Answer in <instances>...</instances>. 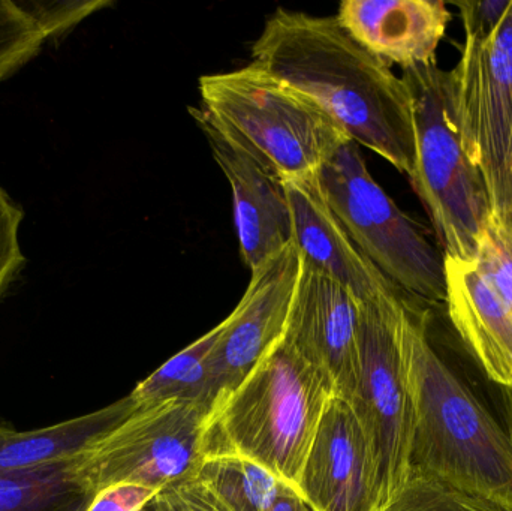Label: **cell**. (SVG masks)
<instances>
[{"mask_svg":"<svg viewBox=\"0 0 512 511\" xmlns=\"http://www.w3.org/2000/svg\"><path fill=\"white\" fill-rule=\"evenodd\" d=\"M451 78L463 143L492 216L512 230V5L489 41H465Z\"/></svg>","mask_w":512,"mask_h":511,"instance_id":"9","label":"cell"},{"mask_svg":"<svg viewBox=\"0 0 512 511\" xmlns=\"http://www.w3.org/2000/svg\"><path fill=\"white\" fill-rule=\"evenodd\" d=\"M300 267V252L291 242L251 270V282L222 321L210 354L213 413L285 335Z\"/></svg>","mask_w":512,"mask_h":511,"instance_id":"10","label":"cell"},{"mask_svg":"<svg viewBox=\"0 0 512 511\" xmlns=\"http://www.w3.org/2000/svg\"><path fill=\"white\" fill-rule=\"evenodd\" d=\"M381 511H511L486 498L451 488L433 477L409 471L396 497Z\"/></svg>","mask_w":512,"mask_h":511,"instance_id":"22","label":"cell"},{"mask_svg":"<svg viewBox=\"0 0 512 511\" xmlns=\"http://www.w3.org/2000/svg\"><path fill=\"white\" fill-rule=\"evenodd\" d=\"M291 215L292 243L301 260L367 302L396 288L352 242L328 204L321 177L282 182Z\"/></svg>","mask_w":512,"mask_h":511,"instance_id":"14","label":"cell"},{"mask_svg":"<svg viewBox=\"0 0 512 511\" xmlns=\"http://www.w3.org/2000/svg\"><path fill=\"white\" fill-rule=\"evenodd\" d=\"M212 411L203 405L164 402L126 417L80 458L93 494L119 483L162 489L188 479L206 450Z\"/></svg>","mask_w":512,"mask_h":511,"instance_id":"8","label":"cell"},{"mask_svg":"<svg viewBox=\"0 0 512 511\" xmlns=\"http://www.w3.org/2000/svg\"><path fill=\"white\" fill-rule=\"evenodd\" d=\"M189 111L230 183L240 254L246 266L254 270L292 242L291 215L282 182L224 137L201 108L191 107Z\"/></svg>","mask_w":512,"mask_h":511,"instance_id":"13","label":"cell"},{"mask_svg":"<svg viewBox=\"0 0 512 511\" xmlns=\"http://www.w3.org/2000/svg\"><path fill=\"white\" fill-rule=\"evenodd\" d=\"M185 482L209 511H265L282 485L270 471L231 450L204 452Z\"/></svg>","mask_w":512,"mask_h":511,"instance_id":"18","label":"cell"},{"mask_svg":"<svg viewBox=\"0 0 512 511\" xmlns=\"http://www.w3.org/2000/svg\"><path fill=\"white\" fill-rule=\"evenodd\" d=\"M402 348L414 411L411 471L512 511V437L430 338L427 303L403 291Z\"/></svg>","mask_w":512,"mask_h":511,"instance_id":"2","label":"cell"},{"mask_svg":"<svg viewBox=\"0 0 512 511\" xmlns=\"http://www.w3.org/2000/svg\"><path fill=\"white\" fill-rule=\"evenodd\" d=\"M251 57L312 98L358 146L412 176L415 126L408 86L336 17L276 9L252 44Z\"/></svg>","mask_w":512,"mask_h":511,"instance_id":"1","label":"cell"},{"mask_svg":"<svg viewBox=\"0 0 512 511\" xmlns=\"http://www.w3.org/2000/svg\"><path fill=\"white\" fill-rule=\"evenodd\" d=\"M298 494L316 511H379L372 444L351 404L333 395L307 453Z\"/></svg>","mask_w":512,"mask_h":511,"instance_id":"12","label":"cell"},{"mask_svg":"<svg viewBox=\"0 0 512 511\" xmlns=\"http://www.w3.org/2000/svg\"><path fill=\"white\" fill-rule=\"evenodd\" d=\"M159 489L119 483L101 489L90 501L86 511H143L152 504Z\"/></svg>","mask_w":512,"mask_h":511,"instance_id":"26","label":"cell"},{"mask_svg":"<svg viewBox=\"0 0 512 511\" xmlns=\"http://www.w3.org/2000/svg\"><path fill=\"white\" fill-rule=\"evenodd\" d=\"M221 332L222 323L171 357L129 395L140 407L164 402H186L203 405L213 414L209 362Z\"/></svg>","mask_w":512,"mask_h":511,"instance_id":"20","label":"cell"},{"mask_svg":"<svg viewBox=\"0 0 512 511\" xmlns=\"http://www.w3.org/2000/svg\"><path fill=\"white\" fill-rule=\"evenodd\" d=\"M149 507L150 511H209L195 498L185 480L162 489Z\"/></svg>","mask_w":512,"mask_h":511,"instance_id":"27","label":"cell"},{"mask_svg":"<svg viewBox=\"0 0 512 511\" xmlns=\"http://www.w3.org/2000/svg\"><path fill=\"white\" fill-rule=\"evenodd\" d=\"M319 177L352 242L391 284L427 305L445 302L444 252L373 179L355 141L343 144Z\"/></svg>","mask_w":512,"mask_h":511,"instance_id":"6","label":"cell"},{"mask_svg":"<svg viewBox=\"0 0 512 511\" xmlns=\"http://www.w3.org/2000/svg\"><path fill=\"white\" fill-rule=\"evenodd\" d=\"M499 398H501L502 422L507 426L512 437V386L499 387Z\"/></svg>","mask_w":512,"mask_h":511,"instance_id":"29","label":"cell"},{"mask_svg":"<svg viewBox=\"0 0 512 511\" xmlns=\"http://www.w3.org/2000/svg\"><path fill=\"white\" fill-rule=\"evenodd\" d=\"M143 511H149V510H143Z\"/></svg>","mask_w":512,"mask_h":511,"instance_id":"30","label":"cell"},{"mask_svg":"<svg viewBox=\"0 0 512 511\" xmlns=\"http://www.w3.org/2000/svg\"><path fill=\"white\" fill-rule=\"evenodd\" d=\"M462 15L465 41H489L510 11L512 0H457Z\"/></svg>","mask_w":512,"mask_h":511,"instance_id":"25","label":"cell"},{"mask_svg":"<svg viewBox=\"0 0 512 511\" xmlns=\"http://www.w3.org/2000/svg\"><path fill=\"white\" fill-rule=\"evenodd\" d=\"M445 303L487 378L499 387L512 386V314L475 261L445 255Z\"/></svg>","mask_w":512,"mask_h":511,"instance_id":"16","label":"cell"},{"mask_svg":"<svg viewBox=\"0 0 512 511\" xmlns=\"http://www.w3.org/2000/svg\"><path fill=\"white\" fill-rule=\"evenodd\" d=\"M475 264L512 314V230L495 216L481 234Z\"/></svg>","mask_w":512,"mask_h":511,"instance_id":"23","label":"cell"},{"mask_svg":"<svg viewBox=\"0 0 512 511\" xmlns=\"http://www.w3.org/2000/svg\"><path fill=\"white\" fill-rule=\"evenodd\" d=\"M334 17L370 53L406 69L436 62L451 15L442 0H343Z\"/></svg>","mask_w":512,"mask_h":511,"instance_id":"15","label":"cell"},{"mask_svg":"<svg viewBox=\"0 0 512 511\" xmlns=\"http://www.w3.org/2000/svg\"><path fill=\"white\" fill-rule=\"evenodd\" d=\"M60 35L42 0H0V83Z\"/></svg>","mask_w":512,"mask_h":511,"instance_id":"21","label":"cell"},{"mask_svg":"<svg viewBox=\"0 0 512 511\" xmlns=\"http://www.w3.org/2000/svg\"><path fill=\"white\" fill-rule=\"evenodd\" d=\"M265 511H316L304 501V498L294 489L286 485H280L274 500Z\"/></svg>","mask_w":512,"mask_h":511,"instance_id":"28","label":"cell"},{"mask_svg":"<svg viewBox=\"0 0 512 511\" xmlns=\"http://www.w3.org/2000/svg\"><path fill=\"white\" fill-rule=\"evenodd\" d=\"M137 408L128 395L95 413L24 432L0 420V471L33 470L78 459Z\"/></svg>","mask_w":512,"mask_h":511,"instance_id":"17","label":"cell"},{"mask_svg":"<svg viewBox=\"0 0 512 511\" xmlns=\"http://www.w3.org/2000/svg\"><path fill=\"white\" fill-rule=\"evenodd\" d=\"M403 291L393 288L361 302L358 371L348 399L378 467L381 511L411 471L414 411L402 348Z\"/></svg>","mask_w":512,"mask_h":511,"instance_id":"7","label":"cell"},{"mask_svg":"<svg viewBox=\"0 0 512 511\" xmlns=\"http://www.w3.org/2000/svg\"><path fill=\"white\" fill-rule=\"evenodd\" d=\"M80 458L0 471V511H86L95 494L81 476Z\"/></svg>","mask_w":512,"mask_h":511,"instance_id":"19","label":"cell"},{"mask_svg":"<svg viewBox=\"0 0 512 511\" xmlns=\"http://www.w3.org/2000/svg\"><path fill=\"white\" fill-rule=\"evenodd\" d=\"M201 111L271 176H316L352 141L312 98L251 63L200 78Z\"/></svg>","mask_w":512,"mask_h":511,"instance_id":"4","label":"cell"},{"mask_svg":"<svg viewBox=\"0 0 512 511\" xmlns=\"http://www.w3.org/2000/svg\"><path fill=\"white\" fill-rule=\"evenodd\" d=\"M328 378L280 339L216 408L206 450H231L298 492L301 470L331 396Z\"/></svg>","mask_w":512,"mask_h":511,"instance_id":"3","label":"cell"},{"mask_svg":"<svg viewBox=\"0 0 512 511\" xmlns=\"http://www.w3.org/2000/svg\"><path fill=\"white\" fill-rule=\"evenodd\" d=\"M361 300L301 260L285 339L348 401L357 384Z\"/></svg>","mask_w":512,"mask_h":511,"instance_id":"11","label":"cell"},{"mask_svg":"<svg viewBox=\"0 0 512 511\" xmlns=\"http://www.w3.org/2000/svg\"><path fill=\"white\" fill-rule=\"evenodd\" d=\"M412 99L415 165L409 177L432 219L444 254L475 261L492 209L457 120L451 72L438 63L403 69Z\"/></svg>","mask_w":512,"mask_h":511,"instance_id":"5","label":"cell"},{"mask_svg":"<svg viewBox=\"0 0 512 511\" xmlns=\"http://www.w3.org/2000/svg\"><path fill=\"white\" fill-rule=\"evenodd\" d=\"M21 221L23 210L0 186V296L5 293L6 288L26 263L18 237Z\"/></svg>","mask_w":512,"mask_h":511,"instance_id":"24","label":"cell"}]
</instances>
